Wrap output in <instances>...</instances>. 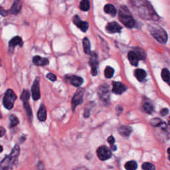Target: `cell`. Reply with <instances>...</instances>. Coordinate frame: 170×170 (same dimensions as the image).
I'll use <instances>...</instances> for the list:
<instances>
[{"label": "cell", "instance_id": "6da1fadb", "mask_svg": "<svg viewBox=\"0 0 170 170\" xmlns=\"http://www.w3.org/2000/svg\"><path fill=\"white\" fill-rule=\"evenodd\" d=\"M20 148L18 145H15L10 154L5 157L0 163V168L2 170H9L15 164L19 155Z\"/></svg>", "mask_w": 170, "mask_h": 170}, {"label": "cell", "instance_id": "7a4b0ae2", "mask_svg": "<svg viewBox=\"0 0 170 170\" xmlns=\"http://www.w3.org/2000/svg\"><path fill=\"white\" fill-rule=\"evenodd\" d=\"M119 19L123 24L128 28H132L136 25V21L133 18L129 10L124 6H122L120 8Z\"/></svg>", "mask_w": 170, "mask_h": 170}, {"label": "cell", "instance_id": "3957f363", "mask_svg": "<svg viewBox=\"0 0 170 170\" xmlns=\"http://www.w3.org/2000/svg\"><path fill=\"white\" fill-rule=\"evenodd\" d=\"M148 29L151 36H153L158 42L161 43H166L167 42V35L166 31L162 27L155 25H150L148 27Z\"/></svg>", "mask_w": 170, "mask_h": 170}, {"label": "cell", "instance_id": "277c9868", "mask_svg": "<svg viewBox=\"0 0 170 170\" xmlns=\"http://www.w3.org/2000/svg\"><path fill=\"white\" fill-rule=\"evenodd\" d=\"M156 128V136L160 141H166L169 138V133L167 131V125L166 123L162 121L160 124Z\"/></svg>", "mask_w": 170, "mask_h": 170}, {"label": "cell", "instance_id": "5b68a950", "mask_svg": "<svg viewBox=\"0 0 170 170\" xmlns=\"http://www.w3.org/2000/svg\"><path fill=\"white\" fill-rule=\"evenodd\" d=\"M16 99L17 96L15 95V93L11 89L7 90L5 93L3 100V106L5 107V108H7L8 110L12 109Z\"/></svg>", "mask_w": 170, "mask_h": 170}, {"label": "cell", "instance_id": "8992f818", "mask_svg": "<svg viewBox=\"0 0 170 170\" xmlns=\"http://www.w3.org/2000/svg\"><path fill=\"white\" fill-rule=\"evenodd\" d=\"M98 95L101 101L104 104H108L110 101L109 86L106 85L100 86L98 90Z\"/></svg>", "mask_w": 170, "mask_h": 170}, {"label": "cell", "instance_id": "52a82bcc", "mask_svg": "<svg viewBox=\"0 0 170 170\" xmlns=\"http://www.w3.org/2000/svg\"><path fill=\"white\" fill-rule=\"evenodd\" d=\"M85 93V89L79 88L74 95L72 99V108L74 111L76 108L79 104H81L83 102V96Z\"/></svg>", "mask_w": 170, "mask_h": 170}, {"label": "cell", "instance_id": "ba28073f", "mask_svg": "<svg viewBox=\"0 0 170 170\" xmlns=\"http://www.w3.org/2000/svg\"><path fill=\"white\" fill-rule=\"evenodd\" d=\"M96 153L98 158L102 161L107 160L112 157V152L107 146L102 145L97 149Z\"/></svg>", "mask_w": 170, "mask_h": 170}, {"label": "cell", "instance_id": "9c48e42d", "mask_svg": "<svg viewBox=\"0 0 170 170\" xmlns=\"http://www.w3.org/2000/svg\"><path fill=\"white\" fill-rule=\"evenodd\" d=\"M73 21L74 23V25H77L80 29V30L83 32H86L89 27V23L86 21L81 20V19L78 15H75L73 17Z\"/></svg>", "mask_w": 170, "mask_h": 170}, {"label": "cell", "instance_id": "30bf717a", "mask_svg": "<svg viewBox=\"0 0 170 170\" xmlns=\"http://www.w3.org/2000/svg\"><path fill=\"white\" fill-rule=\"evenodd\" d=\"M90 58V64L91 66V71L92 74L93 76L97 75V69H98V57L96 52H91Z\"/></svg>", "mask_w": 170, "mask_h": 170}, {"label": "cell", "instance_id": "8fae6325", "mask_svg": "<svg viewBox=\"0 0 170 170\" xmlns=\"http://www.w3.org/2000/svg\"><path fill=\"white\" fill-rule=\"evenodd\" d=\"M31 92H32V97L34 101H37L41 97L40 89H39V81L38 79L35 80L34 83L31 87Z\"/></svg>", "mask_w": 170, "mask_h": 170}, {"label": "cell", "instance_id": "7c38bea8", "mask_svg": "<svg viewBox=\"0 0 170 170\" xmlns=\"http://www.w3.org/2000/svg\"><path fill=\"white\" fill-rule=\"evenodd\" d=\"M112 92L116 95H121L127 90V86L120 82H113Z\"/></svg>", "mask_w": 170, "mask_h": 170}, {"label": "cell", "instance_id": "4fadbf2b", "mask_svg": "<svg viewBox=\"0 0 170 170\" xmlns=\"http://www.w3.org/2000/svg\"><path fill=\"white\" fill-rule=\"evenodd\" d=\"M106 30L110 33H120L122 30V27L116 22L109 23L106 27Z\"/></svg>", "mask_w": 170, "mask_h": 170}, {"label": "cell", "instance_id": "5bb4252c", "mask_svg": "<svg viewBox=\"0 0 170 170\" xmlns=\"http://www.w3.org/2000/svg\"><path fill=\"white\" fill-rule=\"evenodd\" d=\"M67 79L69 80L70 83L72 84L73 86L76 87H80L83 83V79L78 76H67Z\"/></svg>", "mask_w": 170, "mask_h": 170}, {"label": "cell", "instance_id": "9a60e30c", "mask_svg": "<svg viewBox=\"0 0 170 170\" xmlns=\"http://www.w3.org/2000/svg\"><path fill=\"white\" fill-rule=\"evenodd\" d=\"M17 46H23V41L22 39L19 37L16 36L10 40L9 42V51H13V50L15 49V47Z\"/></svg>", "mask_w": 170, "mask_h": 170}, {"label": "cell", "instance_id": "2e32d148", "mask_svg": "<svg viewBox=\"0 0 170 170\" xmlns=\"http://www.w3.org/2000/svg\"><path fill=\"white\" fill-rule=\"evenodd\" d=\"M21 7H22V2L21 0H15L14 2L13 3L12 6H11L9 11L11 14L17 15L20 12Z\"/></svg>", "mask_w": 170, "mask_h": 170}, {"label": "cell", "instance_id": "e0dca14e", "mask_svg": "<svg viewBox=\"0 0 170 170\" xmlns=\"http://www.w3.org/2000/svg\"><path fill=\"white\" fill-rule=\"evenodd\" d=\"M33 63L37 66H45L49 64V60L46 58H43L40 56H36L33 58Z\"/></svg>", "mask_w": 170, "mask_h": 170}, {"label": "cell", "instance_id": "ac0fdd59", "mask_svg": "<svg viewBox=\"0 0 170 170\" xmlns=\"http://www.w3.org/2000/svg\"><path fill=\"white\" fill-rule=\"evenodd\" d=\"M47 108L44 104H41V106L40 107L38 110L37 118L40 121L44 122L47 119Z\"/></svg>", "mask_w": 170, "mask_h": 170}, {"label": "cell", "instance_id": "d6986e66", "mask_svg": "<svg viewBox=\"0 0 170 170\" xmlns=\"http://www.w3.org/2000/svg\"><path fill=\"white\" fill-rule=\"evenodd\" d=\"M128 57V59H129V61H130L132 65H133L134 67L138 66L140 59H139V58H138V55H136V52H135L134 51L129 52Z\"/></svg>", "mask_w": 170, "mask_h": 170}, {"label": "cell", "instance_id": "ffe728a7", "mask_svg": "<svg viewBox=\"0 0 170 170\" xmlns=\"http://www.w3.org/2000/svg\"><path fill=\"white\" fill-rule=\"evenodd\" d=\"M132 132V128L128 126H122L119 128L120 134L124 137H128L130 136Z\"/></svg>", "mask_w": 170, "mask_h": 170}, {"label": "cell", "instance_id": "44dd1931", "mask_svg": "<svg viewBox=\"0 0 170 170\" xmlns=\"http://www.w3.org/2000/svg\"><path fill=\"white\" fill-rule=\"evenodd\" d=\"M135 77L140 82H142L146 77V73L143 69H136L134 73Z\"/></svg>", "mask_w": 170, "mask_h": 170}, {"label": "cell", "instance_id": "7402d4cb", "mask_svg": "<svg viewBox=\"0 0 170 170\" xmlns=\"http://www.w3.org/2000/svg\"><path fill=\"white\" fill-rule=\"evenodd\" d=\"M104 10L105 13L112 15L113 17L116 16V13H117L115 7L112 4H107V5H105Z\"/></svg>", "mask_w": 170, "mask_h": 170}, {"label": "cell", "instance_id": "603a6c76", "mask_svg": "<svg viewBox=\"0 0 170 170\" xmlns=\"http://www.w3.org/2000/svg\"><path fill=\"white\" fill-rule=\"evenodd\" d=\"M142 108L145 112L148 114H152L154 112V106L150 102H145L142 105Z\"/></svg>", "mask_w": 170, "mask_h": 170}, {"label": "cell", "instance_id": "cb8c5ba5", "mask_svg": "<svg viewBox=\"0 0 170 170\" xmlns=\"http://www.w3.org/2000/svg\"><path fill=\"white\" fill-rule=\"evenodd\" d=\"M83 49L84 51L86 54H90L91 53V51H90V43L89 41V39L87 37H85L83 39Z\"/></svg>", "mask_w": 170, "mask_h": 170}, {"label": "cell", "instance_id": "d4e9b609", "mask_svg": "<svg viewBox=\"0 0 170 170\" xmlns=\"http://www.w3.org/2000/svg\"><path fill=\"white\" fill-rule=\"evenodd\" d=\"M124 167L126 170H136L138 168V164L135 161H129L126 163Z\"/></svg>", "mask_w": 170, "mask_h": 170}, {"label": "cell", "instance_id": "484cf974", "mask_svg": "<svg viewBox=\"0 0 170 170\" xmlns=\"http://www.w3.org/2000/svg\"><path fill=\"white\" fill-rule=\"evenodd\" d=\"M80 9L84 11H89L90 9L89 0H82L80 3Z\"/></svg>", "mask_w": 170, "mask_h": 170}, {"label": "cell", "instance_id": "4316f807", "mask_svg": "<svg viewBox=\"0 0 170 170\" xmlns=\"http://www.w3.org/2000/svg\"><path fill=\"white\" fill-rule=\"evenodd\" d=\"M23 106H24V108L26 111V113L29 117V118L31 120L32 118L33 114H32L31 108L30 107V105H29V101L23 102Z\"/></svg>", "mask_w": 170, "mask_h": 170}, {"label": "cell", "instance_id": "83f0119b", "mask_svg": "<svg viewBox=\"0 0 170 170\" xmlns=\"http://www.w3.org/2000/svg\"><path fill=\"white\" fill-rule=\"evenodd\" d=\"M162 77L163 80L166 82L167 83H169L170 80V74L169 70L167 69H163L162 71Z\"/></svg>", "mask_w": 170, "mask_h": 170}, {"label": "cell", "instance_id": "f1b7e54d", "mask_svg": "<svg viewBox=\"0 0 170 170\" xmlns=\"http://www.w3.org/2000/svg\"><path fill=\"white\" fill-rule=\"evenodd\" d=\"M114 70L113 68L110 67H107V68L104 70V76L107 79H111L114 75Z\"/></svg>", "mask_w": 170, "mask_h": 170}, {"label": "cell", "instance_id": "f546056e", "mask_svg": "<svg viewBox=\"0 0 170 170\" xmlns=\"http://www.w3.org/2000/svg\"><path fill=\"white\" fill-rule=\"evenodd\" d=\"M9 120H10V126L11 128L16 126L17 124H19V119L17 118V117L14 115V114H11L9 117Z\"/></svg>", "mask_w": 170, "mask_h": 170}, {"label": "cell", "instance_id": "4dcf8cb0", "mask_svg": "<svg viewBox=\"0 0 170 170\" xmlns=\"http://www.w3.org/2000/svg\"><path fill=\"white\" fill-rule=\"evenodd\" d=\"M142 168L143 170H156L155 166L150 162L144 163L142 166Z\"/></svg>", "mask_w": 170, "mask_h": 170}, {"label": "cell", "instance_id": "1f68e13d", "mask_svg": "<svg viewBox=\"0 0 170 170\" xmlns=\"http://www.w3.org/2000/svg\"><path fill=\"white\" fill-rule=\"evenodd\" d=\"M29 97H30V94H29V92L28 90H23L21 95V100L23 102H26L29 101Z\"/></svg>", "mask_w": 170, "mask_h": 170}, {"label": "cell", "instance_id": "d6a6232c", "mask_svg": "<svg viewBox=\"0 0 170 170\" xmlns=\"http://www.w3.org/2000/svg\"><path fill=\"white\" fill-rule=\"evenodd\" d=\"M107 140H108V142L109 143V144L110 145L111 150H112V151H116L117 147H116V145L114 144V143H115L114 138L112 136H110L108 137Z\"/></svg>", "mask_w": 170, "mask_h": 170}, {"label": "cell", "instance_id": "836d02e7", "mask_svg": "<svg viewBox=\"0 0 170 170\" xmlns=\"http://www.w3.org/2000/svg\"><path fill=\"white\" fill-rule=\"evenodd\" d=\"M135 52H136V55H138L139 59L140 60H144L145 59V54H144V52L142 49H137V50L136 51H134Z\"/></svg>", "mask_w": 170, "mask_h": 170}, {"label": "cell", "instance_id": "e575fe53", "mask_svg": "<svg viewBox=\"0 0 170 170\" xmlns=\"http://www.w3.org/2000/svg\"><path fill=\"white\" fill-rule=\"evenodd\" d=\"M162 120L160 118H154L152 119L151 121H150V124L152 126H154V128L157 126L158 125H159L160 124V122H162Z\"/></svg>", "mask_w": 170, "mask_h": 170}, {"label": "cell", "instance_id": "d590c367", "mask_svg": "<svg viewBox=\"0 0 170 170\" xmlns=\"http://www.w3.org/2000/svg\"><path fill=\"white\" fill-rule=\"evenodd\" d=\"M9 11L5 10L3 8L0 6V15L3 17H6L9 14Z\"/></svg>", "mask_w": 170, "mask_h": 170}, {"label": "cell", "instance_id": "8d00e7d4", "mask_svg": "<svg viewBox=\"0 0 170 170\" xmlns=\"http://www.w3.org/2000/svg\"><path fill=\"white\" fill-rule=\"evenodd\" d=\"M47 78L49 79L51 81H55L57 80V77L52 73H49L47 74Z\"/></svg>", "mask_w": 170, "mask_h": 170}, {"label": "cell", "instance_id": "74e56055", "mask_svg": "<svg viewBox=\"0 0 170 170\" xmlns=\"http://www.w3.org/2000/svg\"><path fill=\"white\" fill-rule=\"evenodd\" d=\"M169 113V110L167 108H163L161 111H160V114L162 116H165L166 115H167Z\"/></svg>", "mask_w": 170, "mask_h": 170}, {"label": "cell", "instance_id": "f35d334b", "mask_svg": "<svg viewBox=\"0 0 170 170\" xmlns=\"http://www.w3.org/2000/svg\"><path fill=\"white\" fill-rule=\"evenodd\" d=\"M5 133V130L2 128V127H0V138L2 137L3 136H4V134Z\"/></svg>", "mask_w": 170, "mask_h": 170}, {"label": "cell", "instance_id": "ab89813d", "mask_svg": "<svg viewBox=\"0 0 170 170\" xmlns=\"http://www.w3.org/2000/svg\"><path fill=\"white\" fill-rule=\"evenodd\" d=\"M85 118H89V116H90V112H89V110H88L86 109L85 110Z\"/></svg>", "mask_w": 170, "mask_h": 170}, {"label": "cell", "instance_id": "60d3db41", "mask_svg": "<svg viewBox=\"0 0 170 170\" xmlns=\"http://www.w3.org/2000/svg\"><path fill=\"white\" fill-rule=\"evenodd\" d=\"M75 170H89V169H88L85 167H79L78 168H77Z\"/></svg>", "mask_w": 170, "mask_h": 170}, {"label": "cell", "instance_id": "b9f144b4", "mask_svg": "<svg viewBox=\"0 0 170 170\" xmlns=\"http://www.w3.org/2000/svg\"><path fill=\"white\" fill-rule=\"evenodd\" d=\"M2 151H3V147L2 145H0V153H1Z\"/></svg>", "mask_w": 170, "mask_h": 170}, {"label": "cell", "instance_id": "7bdbcfd3", "mask_svg": "<svg viewBox=\"0 0 170 170\" xmlns=\"http://www.w3.org/2000/svg\"><path fill=\"white\" fill-rule=\"evenodd\" d=\"M1 117H2V116H1V114H0V118H1Z\"/></svg>", "mask_w": 170, "mask_h": 170}, {"label": "cell", "instance_id": "ee69618b", "mask_svg": "<svg viewBox=\"0 0 170 170\" xmlns=\"http://www.w3.org/2000/svg\"><path fill=\"white\" fill-rule=\"evenodd\" d=\"M0 65H1V60H0Z\"/></svg>", "mask_w": 170, "mask_h": 170}]
</instances>
